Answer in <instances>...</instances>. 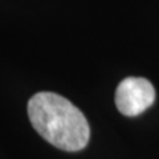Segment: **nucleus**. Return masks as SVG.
I'll return each instance as SVG.
<instances>
[{
	"mask_svg": "<svg viewBox=\"0 0 159 159\" xmlns=\"http://www.w3.org/2000/svg\"><path fill=\"white\" fill-rule=\"evenodd\" d=\"M27 110L33 129L48 143L69 152L86 147L90 138L88 119L65 97L52 92L36 93L28 101Z\"/></svg>",
	"mask_w": 159,
	"mask_h": 159,
	"instance_id": "nucleus-1",
	"label": "nucleus"
},
{
	"mask_svg": "<svg viewBox=\"0 0 159 159\" xmlns=\"http://www.w3.org/2000/svg\"><path fill=\"white\" fill-rule=\"evenodd\" d=\"M155 101V89L143 77H127L116 90V106L126 117H137Z\"/></svg>",
	"mask_w": 159,
	"mask_h": 159,
	"instance_id": "nucleus-2",
	"label": "nucleus"
}]
</instances>
